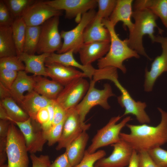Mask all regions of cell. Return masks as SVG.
I'll list each match as a JSON object with an SVG mask.
<instances>
[{"mask_svg": "<svg viewBox=\"0 0 167 167\" xmlns=\"http://www.w3.org/2000/svg\"><path fill=\"white\" fill-rule=\"evenodd\" d=\"M65 119L60 123L52 126L49 131L45 132V137L49 146H51L56 143H58L59 140L62 135Z\"/></svg>", "mask_w": 167, "mask_h": 167, "instance_id": "cell-36", "label": "cell"}, {"mask_svg": "<svg viewBox=\"0 0 167 167\" xmlns=\"http://www.w3.org/2000/svg\"><path fill=\"white\" fill-rule=\"evenodd\" d=\"M12 122L18 126L23 135L28 152L35 153L43 150L47 141L41 124L30 118L24 122Z\"/></svg>", "mask_w": 167, "mask_h": 167, "instance_id": "cell-9", "label": "cell"}, {"mask_svg": "<svg viewBox=\"0 0 167 167\" xmlns=\"http://www.w3.org/2000/svg\"><path fill=\"white\" fill-rule=\"evenodd\" d=\"M67 113V110L57 103L55 101L52 126L60 123L64 120Z\"/></svg>", "mask_w": 167, "mask_h": 167, "instance_id": "cell-43", "label": "cell"}, {"mask_svg": "<svg viewBox=\"0 0 167 167\" xmlns=\"http://www.w3.org/2000/svg\"><path fill=\"white\" fill-rule=\"evenodd\" d=\"M138 152L134 150L128 167H138Z\"/></svg>", "mask_w": 167, "mask_h": 167, "instance_id": "cell-49", "label": "cell"}, {"mask_svg": "<svg viewBox=\"0 0 167 167\" xmlns=\"http://www.w3.org/2000/svg\"><path fill=\"white\" fill-rule=\"evenodd\" d=\"M41 25L27 26L23 48V52L29 54H35L39 42Z\"/></svg>", "mask_w": 167, "mask_h": 167, "instance_id": "cell-31", "label": "cell"}, {"mask_svg": "<svg viewBox=\"0 0 167 167\" xmlns=\"http://www.w3.org/2000/svg\"><path fill=\"white\" fill-rule=\"evenodd\" d=\"M117 75H118V74L117 68L108 66L96 69L92 79L96 83L103 79L110 80L113 77Z\"/></svg>", "mask_w": 167, "mask_h": 167, "instance_id": "cell-38", "label": "cell"}, {"mask_svg": "<svg viewBox=\"0 0 167 167\" xmlns=\"http://www.w3.org/2000/svg\"><path fill=\"white\" fill-rule=\"evenodd\" d=\"M54 101L40 95L33 90L24 95L19 105L30 118L36 120L39 111L47 107Z\"/></svg>", "mask_w": 167, "mask_h": 167, "instance_id": "cell-21", "label": "cell"}, {"mask_svg": "<svg viewBox=\"0 0 167 167\" xmlns=\"http://www.w3.org/2000/svg\"><path fill=\"white\" fill-rule=\"evenodd\" d=\"M74 51L71 50L63 53L50 54L45 59V64L56 63L79 68L92 80L96 69L92 65L85 66L79 63L74 58Z\"/></svg>", "mask_w": 167, "mask_h": 167, "instance_id": "cell-19", "label": "cell"}, {"mask_svg": "<svg viewBox=\"0 0 167 167\" xmlns=\"http://www.w3.org/2000/svg\"><path fill=\"white\" fill-rule=\"evenodd\" d=\"M132 17L135 23L133 28L129 32L127 38L128 46L138 54L151 60L143 47V38L144 36L148 35L152 42H155V28H157L159 32L162 34L163 31L158 27L156 23L158 17L149 10L145 8L134 10Z\"/></svg>", "mask_w": 167, "mask_h": 167, "instance_id": "cell-2", "label": "cell"}, {"mask_svg": "<svg viewBox=\"0 0 167 167\" xmlns=\"http://www.w3.org/2000/svg\"><path fill=\"white\" fill-rule=\"evenodd\" d=\"M113 147L112 153L107 157L98 160L96 167H124L128 165L133 149L126 141L121 139L119 142L111 145Z\"/></svg>", "mask_w": 167, "mask_h": 167, "instance_id": "cell-16", "label": "cell"}, {"mask_svg": "<svg viewBox=\"0 0 167 167\" xmlns=\"http://www.w3.org/2000/svg\"><path fill=\"white\" fill-rule=\"evenodd\" d=\"M133 0H117L116 6L109 20L114 26L119 22L123 23L124 29L126 28L131 32L134 27V23L131 20Z\"/></svg>", "mask_w": 167, "mask_h": 167, "instance_id": "cell-20", "label": "cell"}, {"mask_svg": "<svg viewBox=\"0 0 167 167\" xmlns=\"http://www.w3.org/2000/svg\"><path fill=\"white\" fill-rule=\"evenodd\" d=\"M89 139L86 131H84L66 148L65 152L73 167L77 165L83 158Z\"/></svg>", "mask_w": 167, "mask_h": 167, "instance_id": "cell-26", "label": "cell"}, {"mask_svg": "<svg viewBox=\"0 0 167 167\" xmlns=\"http://www.w3.org/2000/svg\"><path fill=\"white\" fill-rule=\"evenodd\" d=\"M11 97V96L10 90L5 87L0 83V101Z\"/></svg>", "mask_w": 167, "mask_h": 167, "instance_id": "cell-48", "label": "cell"}, {"mask_svg": "<svg viewBox=\"0 0 167 167\" xmlns=\"http://www.w3.org/2000/svg\"><path fill=\"white\" fill-rule=\"evenodd\" d=\"M95 83L92 79L91 80L89 89L85 95L75 107L83 123H85L87 115L94 106L99 105L105 109H109L110 106L108 103V99L115 96L109 84H105L103 89H99L95 88Z\"/></svg>", "mask_w": 167, "mask_h": 167, "instance_id": "cell-6", "label": "cell"}, {"mask_svg": "<svg viewBox=\"0 0 167 167\" xmlns=\"http://www.w3.org/2000/svg\"><path fill=\"white\" fill-rule=\"evenodd\" d=\"M0 68L17 72L25 71V66L18 56L0 58Z\"/></svg>", "mask_w": 167, "mask_h": 167, "instance_id": "cell-33", "label": "cell"}, {"mask_svg": "<svg viewBox=\"0 0 167 167\" xmlns=\"http://www.w3.org/2000/svg\"><path fill=\"white\" fill-rule=\"evenodd\" d=\"M49 167H73L65 152L58 157Z\"/></svg>", "mask_w": 167, "mask_h": 167, "instance_id": "cell-44", "label": "cell"}, {"mask_svg": "<svg viewBox=\"0 0 167 167\" xmlns=\"http://www.w3.org/2000/svg\"><path fill=\"white\" fill-rule=\"evenodd\" d=\"M55 100L49 104L47 108L49 111V118L48 121L45 124L41 125L42 127L44 132L49 131L52 127L53 120Z\"/></svg>", "mask_w": 167, "mask_h": 167, "instance_id": "cell-46", "label": "cell"}, {"mask_svg": "<svg viewBox=\"0 0 167 167\" xmlns=\"http://www.w3.org/2000/svg\"><path fill=\"white\" fill-rule=\"evenodd\" d=\"M45 66L48 76L63 86L76 79L87 77L84 72L74 67L56 63L45 64Z\"/></svg>", "mask_w": 167, "mask_h": 167, "instance_id": "cell-17", "label": "cell"}, {"mask_svg": "<svg viewBox=\"0 0 167 167\" xmlns=\"http://www.w3.org/2000/svg\"><path fill=\"white\" fill-rule=\"evenodd\" d=\"M155 42L161 45L162 52L156 57L151 65L150 70L146 68L145 71V80L143 85L144 90L146 92L152 91L155 83L163 72L167 71V37L156 36Z\"/></svg>", "mask_w": 167, "mask_h": 167, "instance_id": "cell-15", "label": "cell"}, {"mask_svg": "<svg viewBox=\"0 0 167 167\" xmlns=\"http://www.w3.org/2000/svg\"><path fill=\"white\" fill-rule=\"evenodd\" d=\"M161 115L160 123L156 126L147 124L135 125L127 123L130 132H121L120 138L127 142L137 152L149 150L161 147L167 143V112L160 108Z\"/></svg>", "mask_w": 167, "mask_h": 167, "instance_id": "cell-1", "label": "cell"}, {"mask_svg": "<svg viewBox=\"0 0 167 167\" xmlns=\"http://www.w3.org/2000/svg\"><path fill=\"white\" fill-rule=\"evenodd\" d=\"M106 155L105 151L100 150L95 152L89 153L86 151L84 156L80 162L75 167H96L95 164Z\"/></svg>", "mask_w": 167, "mask_h": 167, "instance_id": "cell-35", "label": "cell"}, {"mask_svg": "<svg viewBox=\"0 0 167 167\" xmlns=\"http://www.w3.org/2000/svg\"><path fill=\"white\" fill-rule=\"evenodd\" d=\"M13 37L17 51V56L23 52L27 25L21 16L15 18L11 26Z\"/></svg>", "mask_w": 167, "mask_h": 167, "instance_id": "cell-30", "label": "cell"}, {"mask_svg": "<svg viewBox=\"0 0 167 167\" xmlns=\"http://www.w3.org/2000/svg\"><path fill=\"white\" fill-rule=\"evenodd\" d=\"M18 72L0 68V83L10 90Z\"/></svg>", "mask_w": 167, "mask_h": 167, "instance_id": "cell-39", "label": "cell"}, {"mask_svg": "<svg viewBox=\"0 0 167 167\" xmlns=\"http://www.w3.org/2000/svg\"><path fill=\"white\" fill-rule=\"evenodd\" d=\"M0 167H8V164H4L1 165H0Z\"/></svg>", "mask_w": 167, "mask_h": 167, "instance_id": "cell-51", "label": "cell"}, {"mask_svg": "<svg viewBox=\"0 0 167 167\" xmlns=\"http://www.w3.org/2000/svg\"><path fill=\"white\" fill-rule=\"evenodd\" d=\"M46 3L55 9L65 12V18H75L79 22L82 15L97 6L96 0H53L45 1Z\"/></svg>", "mask_w": 167, "mask_h": 167, "instance_id": "cell-14", "label": "cell"}, {"mask_svg": "<svg viewBox=\"0 0 167 167\" xmlns=\"http://www.w3.org/2000/svg\"><path fill=\"white\" fill-rule=\"evenodd\" d=\"M133 6L134 10L148 9L160 19L167 28V0H137L134 2Z\"/></svg>", "mask_w": 167, "mask_h": 167, "instance_id": "cell-27", "label": "cell"}, {"mask_svg": "<svg viewBox=\"0 0 167 167\" xmlns=\"http://www.w3.org/2000/svg\"><path fill=\"white\" fill-rule=\"evenodd\" d=\"M11 26H0V58L17 56Z\"/></svg>", "mask_w": 167, "mask_h": 167, "instance_id": "cell-28", "label": "cell"}, {"mask_svg": "<svg viewBox=\"0 0 167 167\" xmlns=\"http://www.w3.org/2000/svg\"><path fill=\"white\" fill-rule=\"evenodd\" d=\"M110 41H97L84 43L78 53L81 64L84 65H92L98 60L108 52Z\"/></svg>", "mask_w": 167, "mask_h": 167, "instance_id": "cell-18", "label": "cell"}, {"mask_svg": "<svg viewBox=\"0 0 167 167\" xmlns=\"http://www.w3.org/2000/svg\"><path fill=\"white\" fill-rule=\"evenodd\" d=\"M62 11L55 9L45 1L35 0L25 10L21 17L27 26H39L53 17L61 16Z\"/></svg>", "mask_w": 167, "mask_h": 167, "instance_id": "cell-13", "label": "cell"}, {"mask_svg": "<svg viewBox=\"0 0 167 167\" xmlns=\"http://www.w3.org/2000/svg\"><path fill=\"white\" fill-rule=\"evenodd\" d=\"M34 82V75H28L24 71L18 72L10 90L11 97L19 105L24 96V92L33 90Z\"/></svg>", "mask_w": 167, "mask_h": 167, "instance_id": "cell-23", "label": "cell"}, {"mask_svg": "<svg viewBox=\"0 0 167 167\" xmlns=\"http://www.w3.org/2000/svg\"><path fill=\"white\" fill-rule=\"evenodd\" d=\"M102 22L109 30L110 36V46L106 54L98 60V69L108 66L119 69L125 73L126 69L123 64L126 60L132 58H139L138 54L128 46L127 38L121 40L117 34L115 26L109 19H103Z\"/></svg>", "mask_w": 167, "mask_h": 167, "instance_id": "cell-3", "label": "cell"}, {"mask_svg": "<svg viewBox=\"0 0 167 167\" xmlns=\"http://www.w3.org/2000/svg\"><path fill=\"white\" fill-rule=\"evenodd\" d=\"M138 152V167H158L147 151Z\"/></svg>", "mask_w": 167, "mask_h": 167, "instance_id": "cell-41", "label": "cell"}, {"mask_svg": "<svg viewBox=\"0 0 167 167\" xmlns=\"http://www.w3.org/2000/svg\"><path fill=\"white\" fill-rule=\"evenodd\" d=\"M59 16L53 17L41 25V29L36 53L51 54L61 49L63 43L58 30Z\"/></svg>", "mask_w": 167, "mask_h": 167, "instance_id": "cell-7", "label": "cell"}, {"mask_svg": "<svg viewBox=\"0 0 167 167\" xmlns=\"http://www.w3.org/2000/svg\"><path fill=\"white\" fill-rule=\"evenodd\" d=\"M33 75L35 80L33 90L49 99L55 100L64 86L42 76Z\"/></svg>", "mask_w": 167, "mask_h": 167, "instance_id": "cell-25", "label": "cell"}, {"mask_svg": "<svg viewBox=\"0 0 167 167\" xmlns=\"http://www.w3.org/2000/svg\"><path fill=\"white\" fill-rule=\"evenodd\" d=\"M0 120H9V119L5 109L1 105H0Z\"/></svg>", "mask_w": 167, "mask_h": 167, "instance_id": "cell-50", "label": "cell"}, {"mask_svg": "<svg viewBox=\"0 0 167 167\" xmlns=\"http://www.w3.org/2000/svg\"><path fill=\"white\" fill-rule=\"evenodd\" d=\"M32 167H49L51 164L49 156L46 155H41L39 156H36L35 153L31 154Z\"/></svg>", "mask_w": 167, "mask_h": 167, "instance_id": "cell-42", "label": "cell"}, {"mask_svg": "<svg viewBox=\"0 0 167 167\" xmlns=\"http://www.w3.org/2000/svg\"><path fill=\"white\" fill-rule=\"evenodd\" d=\"M89 85L84 78L76 79L64 86L55 101L66 110L75 108L85 95Z\"/></svg>", "mask_w": 167, "mask_h": 167, "instance_id": "cell-11", "label": "cell"}, {"mask_svg": "<svg viewBox=\"0 0 167 167\" xmlns=\"http://www.w3.org/2000/svg\"><path fill=\"white\" fill-rule=\"evenodd\" d=\"M118 78H113L111 81L119 89L121 94L117 98L120 105L125 109L123 116L132 114L135 116L138 121L141 124L150 123V119L145 111L147 104L144 102L136 101L131 96L128 91L120 83Z\"/></svg>", "mask_w": 167, "mask_h": 167, "instance_id": "cell-12", "label": "cell"}, {"mask_svg": "<svg viewBox=\"0 0 167 167\" xmlns=\"http://www.w3.org/2000/svg\"><path fill=\"white\" fill-rule=\"evenodd\" d=\"M15 19L3 0H0V26H11Z\"/></svg>", "mask_w": 167, "mask_h": 167, "instance_id": "cell-40", "label": "cell"}, {"mask_svg": "<svg viewBox=\"0 0 167 167\" xmlns=\"http://www.w3.org/2000/svg\"><path fill=\"white\" fill-rule=\"evenodd\" d=\"M96 12L94 9L84 14L77 25L68 31L62 30L60 34L63 42L60 49L57 53L61 54L71 50L77 53L84 44V33L88 24L94 18Z\"/></svg>", "mask_w": 167, "mask_h": 167, "instance_id": "cell-8", "label": "cell"}, {"mask_svg": "<svg viewBox=\"0 0 167 167\" xmlns=\"http://www.w3.org/2000/svg\"><path fill=\"white\" fill-rule=\"evenodd\" d=\"M0 105L5 109L9 118V120L12 122H24L30 118L11 97L0 101Z\"/></svg>", "mask_w": 167, "mask_h": 167, "instance_id": "cell-29", "label": "cell"}, {"mask_svg": "<svg viewBox=\"0 0 167 167\" xmlns=\"http://www.w3.org/2000/svg\"><path fill=\"white\" fill-rule=\"evenodd\" d=\"M49 114L47 107L42 108L37 113L36 120L41 125L46 123L49 120Z\"/></svg>", "mask_w": 167, "mask_h": 167, "instance_id": "cell-45", "label": "cell"}, {"mask_svg": "<svg viewBox=\"0 0 167 167\" xmlns=\"http://www.w3.org/2000/svg\"><path fill=\"white\" fill-rule=\"evenodd\" d=\"M122 116L118 115L111 118L105 126L97 131L91 144L86 150L88 153H94L100 148L111 145L120 141L121 130L132 120L130 116H127L117 123Z\"/></svg>", "mask_w": 167, "mask_h": 167, "instance_id": "cell-5", "label": "cell"}, {"mask_svg": "<svg viewBox=\"0 0 167 167\" xmlns=\"http://www.w3.org/2000/svg\"><path fill=\"white\" fill-rule=\"evenodd\" d=\"M102 19L96 15L86 28L84 33V43L97 41H110L108 30L102 22Z\"/></svg>", "mask_w": 167, "mask_h": 167, "instance_id": "cell-24", "label": "cell"}, {"mask_svg": "<svg viewBox=\"0 0 167 167\" xmlns=\"http://www.w3.org/2000/svg\"><path fill=\"white\" fill-rule=\"evenodd\" d=\"M8 167H28L29 159L24 138L19 129L11 122L7 139Z\"/></svg>", "mask_w": 167, "mask_h": 167, "instance_id": "cell-4", "label": "cell"}, {"mask_svg": "<svg viewBox=\"0 0 167 167\" xmlns=\"http://www.w3.org/2000/svg\"><path fill=\"white\" fill-rule=\"evenodd\" d=\"M98 11L96 15L103 19H109L116 6L117 0H96Z\"/></svg>", "mask_w": 167, "mask_h": 167, "instance_id": "cell-34", "label": "cell"}, {"mask_svg": "<svg viewBox=\"0 0 167 167\" xmlns=\"http://www.w3.org/2000/svg\"><path fill=\"white\" fill-rule=\"evenodd\" d=\"M50 54L44 53L38 55L23 52L18 56L25 66V71L35 76H48L45 66L46 58Z\"/></svg>", "mask_w": 167, "mask_h": 167, "instance_id": "cell-22", "label": "cell"}, {"mask_svg": "<svg viewBox=\"0 0 167 167\" xmlns=\"http://www.w3.org/2000/svg\"><path fill=\"white\" fill-rule=\"evenodd\" d=\"M148 152L158 167H167V150L159 147Z\"/></svg>", "mask_w": 167, "mask_h": 167, "instance_id": "cell-37", "label": "cell"}, {"mask_svg": "<svg viewBox=\"0 0 167 167\" xmlns=\"http://www.w3.org/2000/svg\"><path fill=\"white\" fill-rule=\"evenodd\" d=\"M91 125L83 123L75 107L67 110L61 138L56 149L59 151L66 148L84 131L88 130Z\"/></svg>", "mask_w": 167, "mask_h": 167, "instance_id": "cell-10", "label": "cell"}, {"mask_svg": "<svg viewBox=\"0 0 167 167\" xmlns=\"http://www.w3.org/2000/svg\"><path fill=\"white\" fill-rule=\"evenodd\" d=\"M15 18L21 16L25 10L35 0H3Z\"/></svg>", "mask_w": 167, "mask_h": 167, "instance_id": "cell-32", "label": "cell"}, {"mask_svg": "<svg viewBox=\"0 0 167 167\" xmlns=\"http://www.w3.org/2000/svg\"><path fill=\"white\" fill-rule=\"evenodd\" d=\"M11 122L9 120H0V139L7 138L9 127Z\"/></svg>", "mask_w": 167, "mask_h": 167, "instance_id": "cell-47", "label": "cell"}]
</instances>
